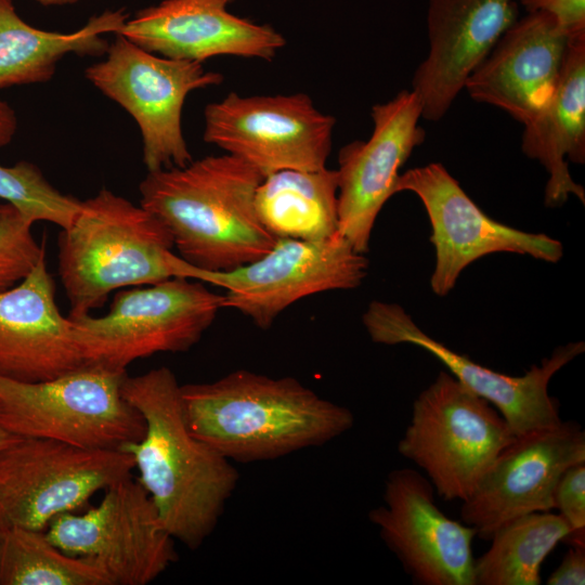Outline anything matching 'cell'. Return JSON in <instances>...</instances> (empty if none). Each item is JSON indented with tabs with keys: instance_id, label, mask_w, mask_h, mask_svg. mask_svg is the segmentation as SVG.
<instances>
[{
	"instance_id": "obj_1",
	"label": "cell",
	"mask_w": 585,
	"mask_h": 585,
	"mask_svg": "<svg viewBox=\"0 0 585 585\" xmlns=\"http://www.w3.org/2000/svg\"><path fill=\"white\" fill-rule=\"evenodd\" d=\"M180 386L168 367L126 375L122 395L143 416L145 431L120 450L133 457L138 480L166 530L196 549L217 526L239 474L231 460L190 431Z\"/></svg>"
},
{
	"instance_id": "obj_2",
	"label": "cell",
	"mask_w": 585,
	"mask_h": 585,
	"mask_svg": "<svg viewBox=\"0 0 585 585\" xmlns=\"http://www.w3.org/2000/svg\"><path fill=\"white\" fill-rule=\"evenodd\" d=\"M190 431L229 460L277 459L320 446L354 425L352 412L292 377L246 369L211 382L180 386Z\"/></svg>"
},
{
	"instance_id": "obj_3",
	"label": "cell",
	"mask_w": 585,
	"mask_h": 585,
	"mask_svg": "<svg viewBox=\"0 0 585 585\" xmlns=\"http://www.w3.org/2000/svg\"><path fill=\"white\" fill-rule=\"evenodd\" d=\"M262 173L231 154L147 172L140 205L169 230L179 256L204 271H229L259 259L276 239L261 224L255 194Z\"/></svg>"
},
{
	"instance_id": "obj_4",
	"label": "cell",
	"mask_w": 585,
	"mask_h": 585,
	"mask_svg": "<svg viewBox=\"0 0 585 585\" xmlns=\"http://www.w3.org/2000/svg\"><path fill=\"white\" fill-rule=\"evenodd\" d=\"M168 227L151 211L102 188L81 202L58 236V274L69 317L101 308L110 292L186 277Z\"/></svg>"
},
{
	"instance_id": "obj_5",
	"label": "cell",
	"mask_w": 585,
	"mask_h": 585,
	"mask_svg": "<svg viewBox=\"0 0 585 585\" xmlns=\"http://www.w3.org/2000/svg\"><path fill=\"white\" fill-rule=\"evenodd\" d=\"M516 437L489 401L441 370L414 400L398 452L424 471L439 497L461 503Z\"/></svg>"
},
{
	"instance_id": "obj_6",
	"label": "cell",
	"mask_w": 585,
	"mask_h": 585,
	"mask_svg": "<svg viewBox=\"0 0 585 585\" xmlns=\"http://www.w3.org/2000/svg\"><path fill=\"white\" fill-rule=\"evenodd\" d=\"M126 375L84 364L37 382L0 376V426L20 438L120 450L145 431L143 416L122 395Z\"/></svg>"
},
{
	"instance_id": "obj_7",
	"label": "cell",
	"mask_w": 585,
	"mask_h": 585,
	"mask_svg": "<svg viewBox=\"0 0 585 585\" xmlns=\"http://www.w3.org/2000/svg\"><path fill=\"white\" fill-rule=\"evenodd\" d=\"M223 308V295L203 282L171 277L119 290L108 313L69 317L86 364L126 370L133 361L195 346Z\"/></svg>"
},
{
	"instance_id": "obj_8",
	"label": "cell",
	"mask_w": 585,
	"mask_h": 585,
	"mask_svg": "<svg viewBox=\"0 0 585 585\" xmlns=\"http://www.w3.org/2000/svg\"><path fill=\"white\" fill-rule=\"evenodd\" d=\"M104 56L87 67L84 76L135 120L147 172L190 164L182 130L184 102L194 90L222 83L223 75L206 70L203 63L155 54L120 34Z\"/></svg>"
},
{
	"instance_id": "obj_9",
	"label": "cell",
	"mask_w": 585,
	"mask_h": 585,
	"mask_svg": "<svg viewBox=\"0 0 585 585\" xmlns=\"http://www.w3.org/2000/svg\"><path fill=\"white\" fill-rule=\"evenodd\" d=\"M132 469L133 457L122 450L18 438L0 450V512L9 526L46 531Z\"/></svg>"
},
{
	"instance_id": "obj_10",
	"label": "cell",
	"mask_w": 585,
	"mask_h": 585,
	"mask_svg": "<svg viewBox=\"0 0 585 585\" xmlns=\"http://www.w3.org/2000/svg\"><path fill=\"white\" fill-rule=\"evenodd\" d=\"M369 262L339 233L317 240L277 238L257 260L229 271L194 268L192 278L221 287L223 308H233L269 329L299 299L359 287Z\"/></svg>"
},
{
	"instance_id": "obj_11",
	"label": "cell",
	"mask_w": 585,
	"mask_h": 585,
	"mask_svg": "<svg viewBox=\"0 0 585 585\" xmlns=\"http://www.w3.org/2000/svg\"><path fill=\"white\" fill-rule=\"evenodd\" d=\"M104 491L99 506L56 516L47 536L64 552L92 560L112 585L152 583L178 560L176 540L138 479L129 476Z\"/></svg>"
},
{
	"instance_id": "obj_12",
	"label": "cell",
	"mask_w": 585,
	"mask_h": 585,
	"mask_svg": "<svg viewBox=\"0 0 585 585\" xmlns=\"http://www.w3.org/2000/svg\"><path fill=\"white\" fill-rule=\"evenodd\" d=\"M336 119L306 93L242 96L230 92L204 109L206 143L257 168L263 177L282 170L326 167Z\"/></svg>"
},
{
	"instance_id": "obj_13",
	"label": "cell",
	"mask_w": 585,
	"mask_h": 585,
	"mask_svg": "<svg viewBox=\"0 0 585 585\" xmlns=\"http://www.w3.org/2000/svg\"><path fill=\"white\" fill-rule=\"evenodd\" d=\"M410 191L421 200L431 225L435 251L430 277L432 291L446 296L473 261L494 252L528 255L556 263L562 244L544 234L529 233L497 222L484 213L440 162L412 168L399 176L395 192Z\"/></svg>"
},
{
	"instance_id": "obj_14",
	"label": "cell",
	"mask_w": 585,
	"mask_h": 585,
	"mask_svg": "<svg viewBox=\"0 0 585 585\" xmlns=\"http://www.w3.org/2000/svg\"><path fill=\"white\" fill-rule=\"evenodd\" d=\"M370 339L394 346L408 343L437 358L457 380L489 401L518 437L559 425V403L548 393L554 375L581 355L583 341L558 346L549 358L534 364L522 376L487 368L427 335L398 303L372 301L362 316Z\"/></svg>"
},
{
	"instance_id": "obj_15",
	"label": "cell",
	"mask_w": 585,
	"mask_h": 585,
	"mask_svg": "<svg viewBox=\"0 0 585 585\" xmlns=\"http://www.w3.org/2000/svg\"><path fill=\"white\" fill-rule=\"evenodd\" d=\"M428 478L413 468L392 470L384 504L368 512L380 538L417 585H474L476 530L435 504Z\"/></svg>"
},
{
	"instance_id": "obj_16",
	"label": "cell",
	"mask_w": 585,
	"mask_h": 585,
	"mask_svg": "<svg viewBox=\"0 0 585 585\" xmlns=\"http://www.w3.org/2000/svg\"><path fill=\"white\" fill-rule=\"evenodd\" d=\"M582 461L585 431L574 420L518 435L461 502V521L490 541L498 526L514 518L554 510L552 493L559 478Z\"/></svg>"
},
{
	"instance_id": "obj_17",
	"label": "cell",
	"mask_w": 585,
	"mask_h": 585,
	"mask_svg": "<svg viewBox=\"0 0 585 585\" xmlns=\"http://www.w3.org/2000/svg\"><path fill=\"white\" fill-rule=\"evenodd\" d=\"M370 116V136L342 146L336 169L338 232L363 255L380 210L396 193L400 168L426 138L419 126L421 105L412 90L374 105Z\"/></svg>"
},
{
	"instance_id": "obj_18",
	"label": "cell",
	"mask_w": 585,
	"mask_h": 585,
	"mask_svg": "<svg viewBox=\"0 0 585 585\" xmlns=\"http://www.w3.org/2000/svg\"><path fill=\"white\" fill-rule=\"evenodd\" d=\"M518 2L429 0V52L412 80L422 118H443L469 76L518 20Z\"/></svg>"
},
{
	"instance_id": "obj_19",
	"label": "cell",
	"mask_w": 585,
	"mask_h": 585,
	"mask_svg": "<svg viewBox=\"0 0 585 585\" xmlns=\"http://www.w3.org/2000/svg\"><path fill=\"white\" fill-rule=\"evenodd\" d=\"M232 0H164L128 18L117 32L155 54L203 63L222 55L273 60L282 34L227 10Z\"/></svg>"
},
{
	"instance_id": "obj_20",
	"label": "cell",
	"mask_w": 585,
	"mask_h": 585,
	"mask_svg": "<svg viewBox=\"0 0 585 585\" xmlns=\"http://www.w3.org/2000/svg\"><path fill=\"white\" fill-rule=\"evenodd\" d=\"M568 43L569 35L551 14L528 12L500 36L465 89L474 101L524 125L551 98Z\"/></svg>"
},
{
	"instance_id": "obj_21",
	"label": "cell",
	"mask_w": 585,
	"mask_h": 585,
	"mask_svg": "<svg viewBox=\"0 0 585 585\" xmlns=\"http://www.w3.org/2000/svg\"><path fill=\"white\" fill-rule=\"evenodd\" d=\"M84 364L73 322L57 307L44 253L21 282L0 291V376L37 382Z\"/></svg>"
},
{
	"instance_id": "obj_22",
	"label": "cell",
	"mask_w": 585,
	"mask_h": 585,
	"mask_svg": "<svg viewBox=\"0 0 585 585\" xmlns=\"http://www.w3.org/2000/svg\"><path fill=\"white\" fill-rule=\"evenodd\" d=\"M521 150L549 176L546 207H559L571 195L585 204V191L572 179L567 161L585 162V34L569 37L555 90L546 105L524 123Z\"/></svg>"
},
{
	"instance_id": "obj_23",
	"label": "cell",
	"mask_w": 585,
	"mask_h": 585,
	"mask_svg": "<svg viewBox=\"0 0 585 585\" xmlns=\"http://www.w3.org/2000/svg\"><path fill=\"white\" fill-rule=\"evenodd\" d=\"M128 18L122 9L109 10L75 31H48L22 20L11 0H0V89L48 82L69 54L104 56L110 43L105 36L117 34Z\"/></svg>"
},
{
	"instance_id": "obj_24",
	"label": "cell",
	"mask_w": 585,
	"mask_h": 585,
	"mask_svg": "<svg viewBox=\"0 0 585 585\" xmlns=\"http://www.w3.org/2000/svg\"><path fill=\"white\" fill-rule=\"evenodd\" d=\"M257 216L275 238L324 239L338 232V173L327 167L282 170L263 178Z\"/></svg>"
},
{
	"instance_id": "obj_25",
	"label": "cell",
	"mask_w": 585,
	"mask_h": 585,
	"mask_svg": "<svg viewBox=\"0 0 585 585\" xmlns=\"http://www.w3.org/2000/svg\"><path fill=\"white\" fill-rule=\"evenodd\" d=\"M572 533L563 517L551 510L503 523L492 534L489 549L474 558V585H540L543 561Z\"/></svg>"
},
{
	"instance_id": "obj_26",
	"label": "cell",
	"mask_w": 585,
	"mask_h": 585,
	"mask_svg": "<svg viewBox=\"0 0 585 585\" xmlns=\"http://www.w3.org/2000/svg\"><path fill=\"white\" fill-rule=\"evenodd\" d=\"M0 585H112L92 560L55 546L46 531L9 526L0 543Z\"/></svg>"
},
{
	"instance_id": "obj_27",
	"label": "cell",
	"mask_w": 585,
	"mask_h": 585,
	"mask_svg": "<svg viewBox=\"0 0 585 585\" xmlns=\"http://www.w3.org/2000/svg\"><path fill=\"white\" fill-rule=\"evenodd\" d=\"M0 198L37 221L67 229L80 209L81 202L61 193L32 162L21 160L14 166L0 165Z\"/></svg>"
},
{
	"instance_id": "obj_28",
	"label": "cell",
	"mask_w": 585,
	"mask_h": 585,
	"mask_svg": "<svg viewBox=\"0 0 585 585\" xmlns=\"http://www.w3.org/2000/svg\"><path fill=\"white\" fill-rule=\"evenodd\" d=\"M35 221L9 203L0 204V291L21 282L46 253Z\"/></svg>"
},
{
	"instance_id": "obj_29",
	"label": "cell",
	"mask_w": 585,
	"mask_h": 585,
	"mask_svg": "<svg viewBox=\"0 0 585 585\" xmlns=\"http://www.w3.org/2000/svg\"><path fill=\"white\" fill-rule=\"evenodd\" d=\"M554 509L569 523L570 544H585V461L569 467L552 493Z\"/></svg>"
},
{
	"instance_id": "obj_30",
	"label": "cell",
	"mask_w": 585,
	"mask_h": 585,
	"mask_svg": "<svg viewBox=\"0 0 585 585\" xmlns=\"http://www.w3.org/2000/svg\"><path fill=\"white\" fill-rule=\"evenodd\" d=\"M526 12L551 14L569 37L585 34V0H519Z\"/></svg>"
},
{
	"instance_id": "obj_31",
	"label": "cell",
	"mask_w": 585,
	"mask_h": 585,
	"mask_svg": "<svg viewBox=\"0 0 585 585\" xmlns=\"http://www.w3.org/2000/svg\"><path fill=\"white\" fill-rule=\"evenodd\" d=\"M560 564L548 576L547 585L585 584V544H570Z\"/></svg>"
},
{
	"instance_id": "obj_32",
	"label": "cell",
	"mask_w": 585,
	"mask_h": 585,
	"mask_svg": "<svg viewBox=\"0 0 585 585\" xmlns=\"http://www.w3.org/2000/svg\"><path fill=\"white\" fill-rule=\"evenodd\" d=\"M16 129L17 118L14 109L0 98V147L12 141Z\"/></svg>"
},
{
	"instance_id": "obj_33",
	"label": "cell",
	"mask_w": 585,
	"mask_h": 585,
	"mask_svg": "<svg viewBox=\"0 0 585 585\" xmlns=\"http://www.w3.org/2000/svg\"><path fill=\"white\" fill-rule=\"evenodd\" d=\"M43 6H63L76 4L80 0H34Z\"/></svg>"
},
{
	"instance_id": "obj_34",
	"label": "cell",
	"mask_w": 585,
	"mask_h": 585,
	"mask_svg": "<svg viewBox=\"0 0 585 585\" xmlns=\"http://www.w3.org/2000/svg\"><path fill=\"white\" fill-rule=\"evenodd\" d=\"M20 437H16L0 426V450L10 445L16 441Z\"/></svg>"
},
{
	"instance_id": "obj_35",
	"label": "cell",
	"mask_w": 585,
	"mask_h": 585,
	"mask_svg": "<svg viewBox=\"0 0 585 585\" xmlns=\"http://www.w3.org/2000/svg\"><path fill=\"white\" fill-rule=\"evenodd\" d=\"M8 528H9V525H8V523L5 522L3 516L0 512V543H1L2 537H3V535H4Z\"/></svg>"
}]
</instances>
